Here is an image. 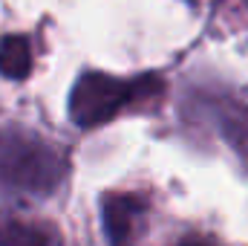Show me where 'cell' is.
Returning <instances> with one entry per match:
<instances>
[{
	"label": "cell",
	"instance_id": "7a4b0ae2",
	"mask_svg": "<svg viewBox=\"0 0 248 246\" xmlns=\"http://www.w3.org/2000/svg\"><path fill=\"white\" fill-rule=\"evenodd\" d=\"M144 90H162V78L144 75L133 84L107 72H84L69 93V116L78 127H98L110 122L133 96H141Z\"/></svg>",
	"mask_w": 248,
	"mask_h": 246
},
{
	"label": "cell",
	"instance_id": "277c9868",
	"mask_svg": "<svg viewBox=\"0 0 248 246\" xmlns=\"http://www.w3.org/2000/svg\"><path fill=\"white\" fill-rule=\"evenodd\" d=\"M0 246H61L58 232L15 214H0Z\"/></svg>",
	"mask_w": 248,
	"mask_h": 246
},
{
	"label": "cell",
	"instance_id": "3957f363",
	"mask_svg": "<svg viewBox=\"0 0 248 246\" xmlns=\"http://www.w3.org/2000/svg\"><path fill=\"white\" fill-rule=\"evenodd\" d=\"M144 214H147V200L141 194H107L101 200V226L107 244L133 246Z\"/></svg>",
	"mask_w": 248,
	"mask_h": 246
},
{
	"label": "cell",
	"instance_id": "8992f818",
	"mask_svg": "<svg viewBox=\"0 0 248 246\" xmlns=\"http://www.w3.org/2000/svg\"><path fill=\"white\" fill-rule=\"evenodd\" d=\"M179 246H214V244H208V241H185V244H179Z\"/></svg>",
	"mask_w": 248,
	"mask_h": 246
},
{
	"label": "cell",
	"instance_id": "5b68a950",
	"mask_svg": "<svg viewBox=\"0 0 248 246\" xmlns=\"http://www.w3.org/2000/svg\"><path fill=\"white\" fill-rule=\"evenodd\" d=\"M32 70V50L23 35H6L0 41V72L6 78H26Z\"/></svg>",
	"mask_w": 248,
	"mask_h": 246
},
{
	"label": "cell",
	"instance_id": "6da1fadb",
	"mask_svg": "<svg viewBox=\"0 0 248 246\" xmlns=\"http://www.w3.org/2000/svg\"><path fill=\"white\" fill-rule=\"evenodd\" d=\"M66 157L61 148L26 130H0V188L46 197L63 183Z\"/></svg>",
	"mask_w": 248,
	"mask_h": 246
}]
</instances>
